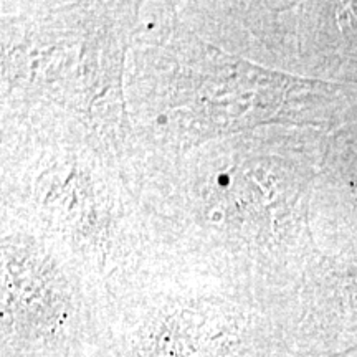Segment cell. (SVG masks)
<instances>
[{
    "instance_id": "obj_6",
    "label": "cell",
    "mask_w": 357,
    "mask_h": 357,
    "mask_svg": "<svg viewBox=\"0 0 357 357\" xmlns=\"http://www.w3.org/2000/svg\"><path fill=\"white\" fill-rule=\"evenodd\" d=\"M106 288L58 245L0 213V357H95Z\"/></svg>"
},
{
    "instance_id": "obj_5",
    "label": "cell",
    "mask_w": 357,
    "mask_h": 357,
    "mask_svg": "<svg viewBox=\"0 0 357 357\" xmlns=\"http://www.w3.org/2000/svg\"><path fill=\"white\" fill-rule=\"evenodd\" d=\"M283 303L153 255L106 287L95 357H287Z\"/></svg>"
},
{
    "instance_id": "obj_4",
    "label": "cell",
    "mask_w": 357,
    "mask_h": 357,
    "mask_svg": "<svg viewBox=\"0 0 357 357\" xmlns=\"http://www.w3.org/2000/svg\"><path fill=\"white\" fill-rule=\"evenodd\" d=\"M0 213L47 236L105 288L153 257L126 169L77 136L0 129Z\"/></svg>"
},
{
    "instance_id": "obj_3",
    "label": "cell",
    "mask_w": 357,
    "mask_h": 357,
    "mask_svg": "<svg viewBox=\"0 0 357 357\" xmlns=\"http://www.w3.org/2000/svg\"><path fill=\"white\" fill-rule=\"evenodd\" d=\"M314 83L217 47L181 19L176 2H139L124 75L139 160L263 126H306Z\"/></svg>"
},
{
    "instance_id": "obj_2",
    "label": "cell",
    "mask_w": 357,
    "mask_h": 357,
    "mask_svg": "<svg viewBox=\"0 0 357 357\" xmlns=\"http://www.w3.org/2000/svg\"><path fill=\"white\" fill-rule=\"evenodd\" d=\"M0 6V129L82 137L131 178L124 75L139 2Z\"/></svg>"
},
{
    "instance_id": "obj_1",
    "label": "cell",
    "mask_w": 357,
    "mask_h": 357,
    "mask_svg": "<svg viewBox=\"0 0 357 357\" xmlns=\"http://www.w3.org/2000/svg\"><path fill=\"white\" fill-rule=\"evenodd\" d=\"M301 128L263 126L171 158H142L131 185L153 255L283 303L303 192Z\"/></svg>"
}]
</instances>
